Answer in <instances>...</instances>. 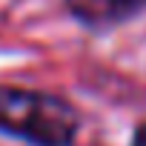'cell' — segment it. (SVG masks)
Masks as SVG:
<instances>
[{"label":"cell","instance_id":"6da1fadb","mask_svg":"<svg viewBox=\"0 0 146 146\" xmlns=\"http://www.w3.org/2000/svg\"><path fill=\"white\" fill-rule=\"evenodd\" d=\"M0 132L32 146H72L80 132V115L60 95L0 86Z\"/></svg>","mask_w":146,"mask_h":146},{"label":"cell","instance_id":"7a4b0ae2","mask_svg":"<svg viewBox=\"0 0 146 146\" xmlns=\"http://www.w3.org/2000/svg\"><path fill=\"white\" fill-rule=\"evenodd\" d=\"M66 3H69V12L80 23L100 29V26H115L132 12H137L143 0H66Z\"/></svg>","mask_w":146,"mask_h":146},{"label":"cell","instance_id":"3957f363","mask_svg":"<svg viewBox=\"0 0 146 146\" xmlns=\"http://www.w3.org/2000/svg\"><path fill=\"white\" fill-rule=\"evenodd\" d=\"M132 146H146V123H140L132 135Z\"/></svg>","mask_w":146,"mask_h":146}]
</instances>
